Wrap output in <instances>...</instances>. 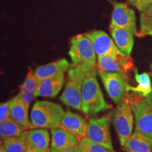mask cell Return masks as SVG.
<instances>
[{"instance_id":"cell-1","label":"cell","mask_w":152,"mask_h":152,"mask_svg":"<svg viewBox=\"0 0 152 152\" xmlns=\"http://www.w3.org/2000/svg\"><path fill=\"white\" fill-rule=\"evenodd\" d=\"M111 106L106 103L101 90L95 68L87 71L82 87V111L85 114H96Z\"/></svg>"},{"instance_id":"cell-2","label":"cell","mask_w":152,"mask_h":152,"mask_svg":"<svg viewBox=\"0 0 152 152\" xmlns=\"http://www.w3.org/2000/svg\"><path fill=\"white\" fill-rule=\"evenodd\" d=\"M64 112L58 104L47 101H37L33 106L30 121L33 128H54L60 127Z\"/></svg>"},{"instance_id":"cell-3","label":"cell","mask_w":152,"mask_h":152,"mask_svg":"<svg viewBox=\"0 0 152 152\" xmlns=\"http://www.w3.org/2000/svg\"><path fill=\"white\" fill-rule=\"evenodd\" d=\"M89 70L90 68L83 65H73L68 69L65 90L60 96L65 105L82 111V87Z\"/></svg>"},{"instance_id":"cell-4","label":"cell","mask_w":152,"mask_h":152,"mask_svg":"<svg viewBox=\"0 0 152 152\" xmlns=\"http://www.w3.org/2000/svg\"><path fill=\"white\" fill-rule=\"evenodd\" d=\"M69 56L73 65H83L85 67L95 68L96 53L92 42L85 35H77L71 39Z\"/></svg>"},{"instance_id":"cell-5","label":"cell","mask_w":152,"mask_h":152,"mask_svg":"<svg viewBox=\"0 0 152 152\" xmlns=\"http://www.w3.org/2000/svg\"><path fill=\"white\" fill-rule=\"evenodd\" d=\"M135 118V131L152 143V101L145 97L131 104Z\"/></svg>"},{"instance_id":"cell-6","label":"cell","mask_w":152,"mask_h":152,"mask_svg":"<svg viewBox=\"0 0 152 152\" xmlns=\"http://www.w3.org/2000/svg\"><path fill=\"white\" fill-rule=\"evenodd\" d=\"M134 118L131 106L125 102L118 104L113 114V125L121 145H124L132 134Z\"/></svg>"},{"instance_id":"cell-7","label":"cell","mask_w":152,"mask_h":152,"mask_svg":"<svg viewBox=\"0 0 152 152\" xmlns=\"http://www.w3.org/2000/svg\"><path fill=\"white\" fill-rule=\"evenodd\" d=\"M109 122V115L90 119L87 123L86 137L95 143L114 151L110 132Z\"/></svg>"},{"instance_id":"cell-8","label":"cell","mask_w":152,"mask_h":152,"mask_svg":"<svg viewBox=\"0 0 152 152\" xmlns=\"http://www.w3.org/2000/svg\"><path fill=\"white\" fill-rule=\"evenodd\" d=\"M133 68L134 64L130 56L111 54L98 56V71L119 73L128 79V74Z\"/></svg>"},{"instance_id":"cell-9","label":"cell","mask_w":152,"mask_h":152,"mask_svg":"<svg viewBox=\"0 0 152 152\" xmlns=\"http://www.w3.org/2000/svg\"><path fill=\"white\" fill-rule=\"evenodd\" d=\"M109 96L115 103L120 104L126 97L127 80L116 73L98 71Z\"/></svg>"},{"instance_id":"cell-10","label":"cell","mask_w":152,"mask_h":152,"mask_svg":"<svg viewBox=\"0 0 152 152\" xmlns=\"http://www.w3.org/2000/svg\"><path fill=\"white\" fill-rule=\"evenodd\" d=\"M113 11L111 26L123 28L137 35L136 28V18L134 11L125 4L113 2Z\"/></svg>"},{"instance_id":"cell-11","label":"cell","mask_w":152,"mask_h":152,"mask_svg":"<svg viewBox=\"0 0 152 152\" xmlns=\"http://www.w3.org/2000/svg\"><path fill=\"white\" fill-rule=\"evenodd\" d=\"M84 35L92 42L94 52L98 56L103 55L124 54L118 48L109 35L102 30H94Z\"/></svg>"},{"instance_id":"cell-12","label":"cell","mask_w":152,"mask_h":152,"mask_svg":"<svg viewBox=\"0 0 152 152\" xmlns=\"http://www.w3.org/2000/svg\"><path fill=\"white\" fill-rule=\"evenodd\" d=\"M60 127L72 133L78 142L87 135V123L85 119L82 115L69 110L64 113L61 121Z\"/></svg>"},{"instance_id":"cell-13","label":"cell","mask_w":152,"mask_h":152,"mask_svg":"<svg viewBox=\"0 0 152 152\" xmlns=\"http://www.w3.org/2000/svg\"><path fill=\"white\" fill-rule=\"evenodd\" d=\"M11 120L22 126L25 130L32 129L33 125L28 117V108L24 104L20 94L9 101Z\"/></svg>"},{"instance_id":"cell-14","label":"cell","mask_w":152,"mask_h":152,"mask_svg":"<svg viewBox=\"0 0 152 152\" xmlns=\"http://www.w3.org/2000/svg\"><path fill=\"white\" fill-rule=\"evenodd\" d=\"M64 83V74L38 81L35 96L55 97L58 94Z\"/></svg>"},{"instance_id":"cell-15","label":"cell","mask_w":152,"mask_h":152,"mask_svg":"<svg viewBox=\"0 0 152 152\" xmlns=\"http://www.w3.org/2000/svg\"><path fill=\"white\" fill-rule=\"evenodd\" d=\"M28 149L35 152L49 151L50 136L46 129L30 130L27 134Z\"/></svg>"},{"instance_id":"cell-16","label":"cell","mask_w":152,"mask_h":152,"mask_svg":"<svg viewBox=\"0 0 152 152\" xmlns=\"http://www.w3.org/2000/svg\"><path fill=\"white\" fill-rule=\"evenodd\" d=\"M51 149H62L78 146V140L71 132L61 127L51 129Z\"/></svg>"},{"instance_id":"cell-17","label":"cell","mask_w":152,"mask_h":152,"mask_svg":"<svg viewBox=\"0 0 152 152\" xmlns=\"http://www.w3.org/2000/svg\"><path fill=\"white\" fill-rule=\"evenodd\" d=\"M71 68V64L66 58L55 61L46 65L37 68L35 71V75L38 80L54 77V76L64 74Z\"/></svg>"},{"instance_id":"cell-18","label":"cell","mask_w":152,"mask_h":152,"mask_svg":"<svg viewBox=\"0 0 152 152\" xmlns=\"http://www.w3.org/2000/svg\"><path fill=\"white\" fill-rule=\"evenodd\" d=\"M110 31L119 50L126 56H130L134 45L133 34L128 30L113 26H110Z\"/></svg>"},{"instance_id":"cell-19","label":"cell","mask_w":152,"mask_h":152,"mask_svg":"<svg viewBox=\"0 0 152 152\" xmlns=\"http://www.w3.org/2000/svg\"><path fill=\"white\" fill-rule=\"evenodd\" d=\"M38 80L35 73L31 70L28 72L23 83L20 85V91L19 92L26 106L29 109L32 100L35 96V92L38 85Z\"/></svg>"},{"instance_id":"cell-20","label":"cell","mask_w":152,"mask_h":152,"mask_svg":"<svg viewBox=\"0 0 152 152\" xmlns=\"http://www.w3.org/2000/svg\"><path fill=\"white\" fill-rule=\"evenodd\" d=\"M123 147L125 152H152V143L135 132L131 134Z\"/></svg>"},{"instance_id":"cell-21","label":"cell","mask_w":152,"mask_h":152,"mask_svg":"<svg viewBox=\"0 0 152 152\" xmlns=\"http://www.w3.org/2000/svg\"><path fill=\"white\" fill-rule=\"evenodd\" d=\"M134 77L137 85L136 87H132L128 85L127 91H130L133 93H136L144 97H147L152 92V86L149 75L147 73H138L137 69L134 70Z\"/></svg>"},{"instance_id":"cell-22","label":"cell","mask_w":152,"mask_h":152,"mask_svg":"<svg viewBox=\"0 0 152 152\" xmlns=\"http://www.w3.org/2000/svg\"><path fill=\"white\" fill-rule=\"evenodd\" d=\"M28 132L22 135L13 137L3 140L4 147L7 152H26L28 150Z\"/></svg>"},{"instance_id":"cell-23","label":"cell","mask_w":152,"mask_h":152,"mask_svg":"<svg viewBox=\"0 0 152 152\" xmlns=\"http://www.w3.org/2000/svg\"><path fill=\"white\" fill-rule=\"evenodd\" d=\"M26 130L13 120L0 123V137L3 140L13 137L22 135Z\"/></svg>"},{"instance_id":"cell-24","label":"cell","mask_w":152,"mask_h":152,"mask_svg":"<svg viewBox=\"0 0 152 152\" xmlns=\"http://www.w3.org/2000/svg\"><path fill=\"white\" fill-rule=\"evenodd\" d=\"M152 36V4L142 11L140 17V31L137 36Z\"/></svg>"},{"instance_id":"cell-25","label":"cell","mask_w":152,"mask_h":152,"mask_svg":"<svg viewBox=\"0 0 152 152\" xmlns=\"http://www.w3.org/2000/svg\"><path fill=\"white\" fill-rule=\"evenodd\" d=\"M78 147L81 152H115L95 143L87 137L80 140Z\"/></svg>"},{"instance_id":"cell-26","label":"cell","mask_w":152,"mask_h":152,"mask_svg":"<svg viewBox=\"0 0 152 152\" xmlns=\"http://www.w3.org/2000/svg\"><path fill=\"white\" fill-rule=\"evenodd\" d=\"M11 120L9 102L0 104V123Z\"/></svg>"},{"instance_id":"cell-27","label":"cell","mask_w":152,"mask_h":152,"mask_svg":"<svg viewBox=\"0 0 152 152\" xmlns=\"http://www.w3.org/2000/svg\"><path fill=\"white\" fill-rule=\"evenodd\" d=\"M129 2L140 11H144L152 4V0H129Z\"/></svg>"},{"instance_id":"cell-28","label":"cell","mask_w":152,"mask_h":152,"mask_svg":"<svg viewBox=\"0 0 152 152\" xmlns=\"http://www.w3.org/2000/svg\"><path fill=\"white\" fill-rule=\"evenodd\" d=\"M49 152H81L79 149V147H75L71 148H68V149H49Z\"/></svg>"},{"instance_id":"cell-29","label":"cell","mask_w":152,"mask_h":152,"mask_svg":"<svg viewBox=\"0 0 152 152\" xmlns=\"http://www.w3.org/2000/svg\"><path fill=\"white\" fill-rule=\"evenodd\" d=\"M0 152H7V151H6V149H5V148H4V147H0Z\"/></svg>"},{"instance_id":"cell-30","label":"cell","mask_w":152,"mask_h":152,"mask_svg":"<svg viewBox=\"0 0 152 152\" xmlns=\"http://www.w3.org/2000/svg\"><path fill=\"white\" fill-rule=\"evenodd\" d=\"M147 97H149V98L150 99H151V100L152 101V92H151V94H150L149 95V96H147Z\"/></svg>"},{"instance_id":"cell-31","label":"cell","mask_w":152,"mask_h":152,"mask_svg":"<svg viewBox=\"0 0 152 152\" xmlns=\"http://www.w3.org/2000/svg\"><path fill=\"white\" fill-rule=\"evenodd\" d=\"M3 144H2V142H1V139H0V147H3Z\"/></svg>"},{"instance_id":"cell-32","label":"cell","mask_w":152,"mask_h":152,"mask_svg":"<svg viewBox=\"0 0 152 152\" xmlns=\"http://www.w3.org/2000/svg\"><path fill=\"white\" fill-rule=\"evenodd\" d=\"M26 152H35V151H30V150H29V149H28L27 150V151ZM46 152H49V151H46Z\"/></svg>"}]
</instances>
